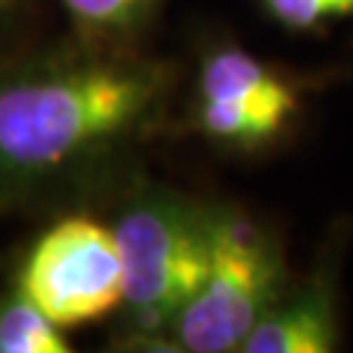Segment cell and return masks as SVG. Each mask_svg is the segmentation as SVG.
Masks as SVG:
<instances>
[{
  "mask_svg": "<svg viewBox=\"0 0 353 353\" xmlns=\"http://www.w3.org/2000/svg\"><path fill=\"white\" fill-rule=\"evenodd\" d=\"M301 94L296 79L243 48H214L199 65L196 128L228 150H265L299 118Z\"/></svg>",
  "mask_w": 353,
  "mask_h": 353,
  "instance_id": "cell-5",
  "label": "cell"
},
{
  "mask_svg": "<svg viewBox=\"0 0 353 353\" xmlns=\"http://www.w3.org/2000/svg\"><path fill=\"white\" fill-rule=\"evenodd\" d=\"M259 6L290 32H316L353 16V0H259Z\"/></svg>",
  "mask_w": 353,
  "mask_h": 353,
  "instance_id": "cell-9",
  "label": "cell"
},
{
  "mask_svg": "<svg viewBox=\"0 0 353 353\" xmlns=\"http://www.w3.org/2000/svg\"><path fill=\"white\" fill-rule=\"evenodd\" d=\"M123 309L134 338L170 335L210 270V207L168 189H141L115 212Z\"/></svg>",
  "mask_w": 353,
  "mask_h": 353,
  "instance_id": "cell-2",
  "label": "cell"
},
{
  "mask_svg": "<svg viewBox=\"0 0 353 353\" xmlns=\"http://www.w3.org/2000/svg\"><path fill=\"white\" fill-rule=\"evenodd\" d=\"M71 351L61 327L13 285L0 293V353H65Z\"/></svg>",
  "mask_w": 353,
  "mask_h": 353,
  "instance_id": "cell-8",
  "label": "cell"
},
{
  "mask_svg": "<svg viewBox=\"0 0 353 353\" xmlns=\"http://www.w3.org/2000/svg\"><path fill=\"white\" fill-rule=\"evenodd\" d=\"M168 68L79 39L0 63V204L24 202L94 173L150 134Z\"/></svg>",
  "mask_w": 353,
  "mask_h": 353,
  "instance_id": "cell-1",
  "label": "cell"
},
{
  "mask_svg": "<svg viewBox=\"0 0 353 353\" xmlns=\"http://www.w3.org/2000/svg\"><path fill=\"white\" fill-rule=\"evenodd\" d=\"M163 0H61L79 39L105 48H128L144 32Z\"/></svg>",
  "mask_w": 353,
  "mask_h": 353,
  "instance_id": "cell-7",
  "label": "cell"
},
{
  "mask_svg": "<svg viewBox=\"0 0 353 353\" xmlns=\"http://www.w3.org/2000/svg\"><path fill=\"white\" fill-rule=\"evenodd\" d=\"M288 285L278 239L233 207H210V270L170 338L189 353L241 351Z\"/></svg>",
  "mask_w": 353,
  "mask_h": 353,
  "instance_id": "cell-3",
  "label": "cell"
},
{
  "mask_svg": "<svg viewBox=\"0 0 353 353\" xmlns=\"http://www.w3.org/2000/svg\"><path fill=\"white\" fill-rule=\"evenodd\" d=\"M16 285L58 327H81L123 306V262L110 228L63 217L39 236L19 267Z\"/></svg>",
  "mask_w": 353,
  "mask_h": 353,
  "instance_id": "cell-4",
  "label": "cell"
},
{
  "mask_svg": "<svg viewBox=\"0 0 353 353\" xmlns=\"http://www.w3.org/2000/svg\"><path fill=\"white\" fill-rule=\"evenodd\" d=\"M341 345L335 256H325L314 272L270 306L249 332L243 353H330Z\"/></svg>",
  "mask_w": 353,
  "mask_h": 353,
  "instance_id": "cell-6",
  "label": "cell"
},
{
  "mask_svg": "<svg viewBox=\"0 0 353 353\" xmlns=\"http://www.w3.org/2000/svg\"><path fill=\"white\" fill-rule=\"evenodd\" d=\"M34 11V0H0V63L11 61L13 45L21 39Z\"/></svg>",
  "mask_w": 353,
  "mask_h": 353,
  "instance_id": "cell-10",
  "label": "cell"
}]
</instances>
